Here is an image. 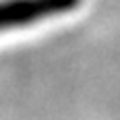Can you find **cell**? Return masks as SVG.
I'll return each instance as SVG.
<instances>
[{"label": "cell", "instance_id": "obj_1", "mask_svg": "<svg viewBox=\"0 0 120 120\" xmlns=\"http://www.w3.org/2000/svg\"><path fill=\"white\" fill-rule=\"evenodd\" d=\"M83 0H0V33L77 11Z\"/></svg>", "mask_w": 120, "mask_h": 120}]
</instances>
